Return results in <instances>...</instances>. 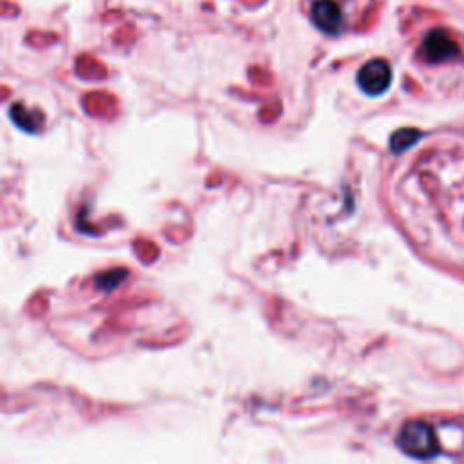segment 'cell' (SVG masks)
Wrapping results in <instances>:
<instances>
[{
  "label": "cell",
  "instance_id": "6da1fadb",
  "mask_svg": "<svg viewBox=\"0 0 464 464\" xmlns=\"http://www.w3.org/2000/svg\"><path fill=\"white\" fill-rule=\"evenodd\" d=\"M398 444L406 456L414 459H432L439 454V441L435 430L423 421H410L401 428L398 435Z\"/></svg>",
  "mask_w": 464,
  "mask_h": 464
},
{
  "label": "cell",
  "instance_id": "7a4b0ae2",
  "mask_svg": "<svg viewBox=\"0 0 464 464\" xmlns=\"http://www.w3.org/2000/svg\"><path fill=\"white\" fill-rule=\"evenodd\" d=\"M421 53H423L426 62L437 66V64L457 60L461 57V45L447 29L435 27V29L424 35L423 44H421Z\"/></svg>",
  "mask_w": 464,
  "mask_h": 464
},
{
  "label": "cell",
  "instance_id": "3957f363",
  "mask_svg": "<svg viewBox=\"0 0 464 464\" xmlns=\"http://www.w3.org/2000/svg\"><path fill=\"white\" fill-rule=\"evenodd\" d=\"M392 67L384 58H374L357 71V85L368 96H381L392 85Z\"/></svg>",
  "mask_w": 464,
  "mask_h": 464
},
{
  "label": "cell",
  "instance_id": "277c9868",
  "mask_svg": "<svg viewBox=\"0 0 464 464\" xmlns=\"http://www.w3.org/2000/svg\"><path fill=\"white\" fill-rule=\"evenodd\" d=\"M312 24L328 36L340 35L345 29V15L335 0H316L310 9Z\"/></svg>",
  "mask_w": 464,
  "mask_h": 464
},
{
  "label": "cell",
  "instance_id": "5b68a950",
  "mask_svg": "<svg viewBox=\"0 0 464 464\" xmlns=\"http://www.w3.org/2000/svg\"><path fill=\"white\" fill-rule=\"evenodd\" d=\"M423 134L417 129H399L392 134L390 138V149H392L396 154H401L406 149H410L412 145L419 142Z\"/></svg>",
  "mask_w": 464,
  "mask_h": 464
}]
</instances>
